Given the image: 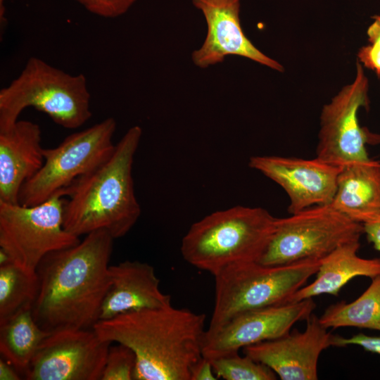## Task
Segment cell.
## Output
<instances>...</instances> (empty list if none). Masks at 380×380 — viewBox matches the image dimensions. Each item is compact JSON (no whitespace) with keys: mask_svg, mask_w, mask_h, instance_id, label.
<instances>
[{"mask_svg":"<svg viewBox=\"0 0 380 380\" xmlns=\"http://www.w3.org/2000/svg\"><path fill=\"white\" fill-rule=\"evenodd\" d=\"M114 239L100 229L77 244L48 253L36 273L39 291L32 308L44 331L91 329L110 286L109 262Z\"/></svg>","mask_w":380,"mask_h":380,"instance_id":"cell-1","label":"cell"},{"mask_svg":"<svg viewBox=\"0 0 380 380\" xmlns=\"http://www.w3.org/2000/svg\"><path fill=\"white\" fill-rule=\"evenodd\" d=\"M205 320V314L171 304L99 320L93 329L101 339L132 350L134 380H190L202 357Z\"/></svg>","mask_w":380,"mask_h":380,"instance_id":"cell-2","label":"cell"},{"mask_svg":"<svg viewBox=\"0 0 380 380\" xmlns=\"http://www.w3.org/2000/svg\"><path fill=\"white\" fill-rule=\"evenodd\" d=\"M142 129L130 127L115 144L111 156L79 179L68 191L64 228L80 237L103 229L112 237L126 235L141 215L132 178V165Z\"/></svg>","mask_w":380,"mask_h":380,"instance_id":"cell-3","label":"cell"},{"mask_svg":"<svg viewBox=\"0 0 380 380\" xmlns=\"http://www.w3.org/2000/svg\"><path fill=\"white\" fill-rule=\"evenodd\" d=\"M275 219L260 207L237 205L212 213L191 226L182 241V255L213 276L232 265L258 262Z\"/></svg>","mask_w":380,"mask_h":380,"instance_id":"cell-4","label":"cell"},{"mask_svg":"<svg viewBox=\"0 0 380 380\" xmlns=\"http://www.w3.org/2000/svg\"><path fill=\"white\" fill-rule=\"evenodd\" d=\"M28 107L64 128H77L91 116L87 79L31 57L20 75L0 91V132L12 128Z\"/></svg>","mask_w":380,"mask_h":380,"instance_id":"cell-5","label":"cell"},{"mask_svg":"<svg viewBox=\"0 0 380 380\" xmlns=\"http://www.w3.org/2000/svg\"><path fill=\"white\" fill-rule=\"evenodd\" d=\"M320 260L267 266L258 262L228 266L214 275L215 305L208 331L243 312L286 303L318 271Z\"/></svg>","mask_w":380,"mask_h":380,"instance_id":"cell-6","label":"cell"},{"mask_svg":"<svg viewBox=\"0 0 380 380\" xmlns=\"http://www.w3.org/2000/svg\"><path fill=\"white\" fill-rule=\"evenodd\" d=\"M362 224L330 205H316L275 219L268 244L258 262L267 266L321 260L338 247L360 241Z\"/></svg>","mask_w":380,"mask_h":380,"instance_id":"cell-7","label":"cell"},{"mask_svg":"<svg viewBox=\"0 0 380 380\" xmlns=\"http://www.w3.org/2000/svg\"><path fill=\"white\" fill-rule=\"evenodd\" d=\"M116 121L107 118L84 130L68 136L57 146L44 148L40 170L22 186L19 204L34 206L64 191L89 174L113 153Z\"/></svg>","mask_w":380,"mask_h":380,"instance_id":"cell-8","label":"cell"},{"mask_svg":"<svg viewBox=\"0 0 380 380\" xmlns=\"http://www.w3.org/2000/svg\"><path fill=\"white\" fill-rule=\"evenodd\" d=\"M64 191L34 206L0 202V250L10 262L36 272L49 253L77 244L80 240L63 226Z\"/></svg>","mask_w":380,"mask_h":380,"instance_id":"cell-9","label":"cell"},{"mask_svg":"<svg viewBox=\"0 0 380 380\" xmlns=\"http://www.w3.org/2000/svg\"><path fill=\"white\" fill-rule=\"evenodd\" d=\"M368 87L367 77L357 61L353 81L322 109L317 158L337 167L369 158L366 146L372 139H372L371 134L360 126L357 117L360 108L368 104Z\"/></svg>","mask_w":380,"mask_h":380,"instance_id":"cell-10","label":"cell"},{"mask_svg":"<svg viewBox=\"0 0 380 380\" xmlns=\"http://www.w3.org/2000/svg\"><path fill=\"white\" fill-rule=\"evenodd\" d=\"M113 343L91 329H61L39 345L24 373L27 380H101Z\"/></svg>","mask_w":380,"mask_h":380,"instance_id":"cell-11","label":"cell"},{"mask_svg":"<svg viewBox=\"0 0 380 380\" xmlns=\"http://www.w3.org/2000/svg\"><path fill=\"white\" fill-rule=\"evenodd\" d=\"M315 307L313 299L308 298L239 314L220 329L205 331L202 356L211 360L281 337L289 333L297 322L306 320Z\"/></svg>","mask_w":380,"mask_h":380,"instance_id":"cell-12","label":"cell"},{"mask_svg":"<svg viewBox=\"0 0 380 380\" xmlns=\"http://www.w3.org/2000/svg\"><path fill=\"white\" fill-rule=\"evenodd\" d=\"M251 168L279 184L287 194L289 213L316 205H329L336 189L341 167L317 157L303 159L277 156H255L249 159Z\"/></svg>","mask_w":380,"mask_h":380,"instance_id":"cell-13","label":"cell"},{"mask_svg":"<svg viewBox=\"0 0 380 380\" xmlns=\"http://www.w3.org/2000/svg\"><path fill=\"white\" fill-rule=\"evenodd\" d=\"M333 336L311 314L305 329L243 348L244 355L269 367L281 380H316L321 353L333 346Z\"/></svg>","mask_w":380,"mask_h":380,"instance_id":"cell-14","label":"cell"},{"mask_svg":"<svg viewBox=\"0 0 380 380\" xmlns=\"http://www.w3.org/2000/svg\"><path fill=\"white\" fill-rule=\"evenodd\" d=\"M207 24L202 46L192 53L194 63L206 68L224 61L227 56L248 58L278 72L284 68L260 51L244 34L240 20L241 0H191Z\"/></svg>","mask_w":380,"mask_h":380,"instance_id":"cell-15","label":"cell"},{"mask_svg":"<svg viewBox=\"0 0 380 380\" xmlns=\"http://www.w3.org/2000/svg\"><path fill=\"white\" fill-rule=\"evenodd\" d=\"M41 135L39 125L27 120L0 132V202L19 203L22 186L43 165Z\"/></svg>","mask_w":380,"mask_h":380,"instance_id":"cell-16","label":"cell"},{"mask_svg":"<svg viewBox=\"0 0 380 380\" xmlns=\"http://www.w3.org/2000/svg\"><path fill=\"white\" fill-rule=\"evenodd\" d=\"M109 271L111 282L101 306L99 320L128 312L171 305L170 296L160 291V280L149 264L125 260L110 265Z\"/></svg>","mask_w":380,"mask_h":380,"instance_id":"cell-17","label":"cell"},{"mask_svg":"<svg viewBox=\"0 0 380 380\" xmlns=\"http://www.w3.org/2000/svg\"><path fill=\"white\" fill-rule=\"evenodd\" d=\"M351 220L364 224L380 214V161L370 158L341 167L329 204Z\"/></svg>","mask_w":380,"mask_h":380,"instance_id":"cell-18","label":"cell"},{"mask_svg":"<svg viewBox=\"0 0 380 380\" xmlns=\"http://www.w3.org/2000/svg\"><path fill=\"white\" fill-rule=\"evenodd\" d=\"M360 247V241L348 243L321 259L315 281L296 291L288 303L322 294L336 296L340 290L355 277L373 279L379 276L380 258H360L357 254Z\"/></svg>","mask_w":380,"mask_h":380,"instance_id":"cell-19","label":"cell"},{"mask_svg":"<svg viewBox=\"0 0 380 380\" xmlns=\"http://www.w3.org/2000/svg\"><path fill=\"white\" fill-rule=\"evenodd\" d=\"M49 334L37 324L31 310L24 311L0 324V353L24 374L39 345Z\"/></svg>","mask_w":380,"mask_h":380,"instance_id":"cell-20","label":"cell"},{"mask_svg":"<svg viewBox=\"0 0 380 380\" xmlns=\"http://www.w3.org/2000/svg\"><path fill=\"white\" fill-rule=\"evenodd\" d=\"M319 321L327 329L357 327L380 331V275L372 279L368 288L354 301L329 305Z\"/></svg>","mask_w":380,"mask_h":380,"instance_id":"cell-21","label":"cell"},{"mask_svg":"<svg viewBox=\"0 0 380 380\" xmlns=\"http://www.w3.org/2000/svg\"><path fill=\"white\" fill-rule=\"evenodd\" d=\"M39 279L12 262L0 266V324L32 310L37 297Z\"/></svg>","mask_w":380,"mask_h":380,"instance_id":"cell-22","label":"cell"},{"mask_svg":"<svg viewBox=\"0 0 380 380\" xmlns=\"http://www.w3.org/2000/svg\"><path fill=\"white\" fill-rule=\"evenodd\" d=\"M209 360V359H208ZM210 360L217 379L225 380H274L277 374L269 367L239 352L221 355Z\"/></svg>","mask_w":380,"mask_h":380,"instance_id":"cell-23","label":"cell"},{"mask_svg":"<svg viewBox=\"0 0 380 380\" xmlns=\"http://www.w3.org/2000/svg\"><path fill=\"white\" fill-rule=\"evenodd\" d=\"M111 345L107 354L101 380L134 379L135 354L131 348L123 344Z\"/></svg>","mask_w":380,"mask_h":380,"instance_id":"cell-24","label":"cell"},{"mask_svg":"<svg viewBox=\"0 0 380 380\" xmlns=\"http://www.w3.org/2000/svg\"><path fill=\"white\" fill-rule=\"evenodd\" d=\"M372 23L367 30L369 44L360 49L358 61L380 77V18L372 17Z\"/></svg>","mask_w":380,"mask_h":380,"instance_id":"cell-25","label":"cell"},{"mask_svg":"<svg viewBox=\"0 0 380 380\" xmlns=\"http://www.w3.org/2000/svg\"><path fill=\"white\" fill-rule=\"evenodd\" d=\"M90 13L107 18L125 14L137 0H75Z\"/></svg>","mask_w":380,"mask_h":380,"instance_id":"cell-26","label":"cell"},{"mask_svg":"<svg viewBox=\"0 0 380 380\" xmlns=\"http://www.w3.org/2000/svg\"><path fill=\"white\" fill-rule=\"evenodd\" d=\"M333 346L344 347L348 345H357L365 350L380 355V336H369L357 334L349 338L334 335Z\"/></svg>","mask_w":380,"mask_h":380,"instance_id":"cell-27","label":"cell"},{"mask_svg":"<svg viewBox=\"0 0 380 380\" xmlns=\"http://www.w3.org/2000/svg\"><path fill=\"white\" fill-rule=\"evenodd\" d=\"M210 360L202 356L191 367L190 380H216Z\"/></svg>","mask_w":380,"mask_h":380,"instance_id":"cell-28","label":"cell"},{"mask_svg":"<svg viewBox=\"0 0 380 380\" xmlns=\"http://www.w3.org/2000/svg\"><path fill=\"white\" fill-rule=\"evenodd\" d=\"M364 233L374 248L380 252V214L362 224Z\"/></svg>","mask_w":380,"mask_h":380,"instance_id":"cell-29","label":"cell"},{"mask_svg":"<svg viewBox=\"0 0 380 380\" xmlns=\"http://www.w3.org/2000/svg\"><path fill=\"white\" fill-rule=\"evenodd\" d=\"M18 372L8 362L0 359V380H19Z\"/></svg>","mask_w":380,"mask_h":380,"instance_id":"cell-30","label":"cell"},{"mask_svg":"<svg viewBox=\"0 0 380 380\" xmlns=\"http://www.w3.org/2000/svg\"><path fill=\"white\" fill-rule=\"evenodd\" d=\"M6 0H0V20L1 25H4V22L6 20L5 18V6L4 1Z\"/></svg>","mask_w":380,"mask_h":380,"instance_id":"cell-31","label":"cell"},{"mask_svg":"<svg viewBox=\"0 0 380 380\" xmlns=\"http://www.w3.org/2000/svg\"><path fill=\"white\" fill-rule=\"evenodd\" d=\"M377 16L380 18V15H377Z\"/></svg>","mask_w":380,"mask_h":380,"instance_id":"cell-32","label":"cell"}]
</instances>
